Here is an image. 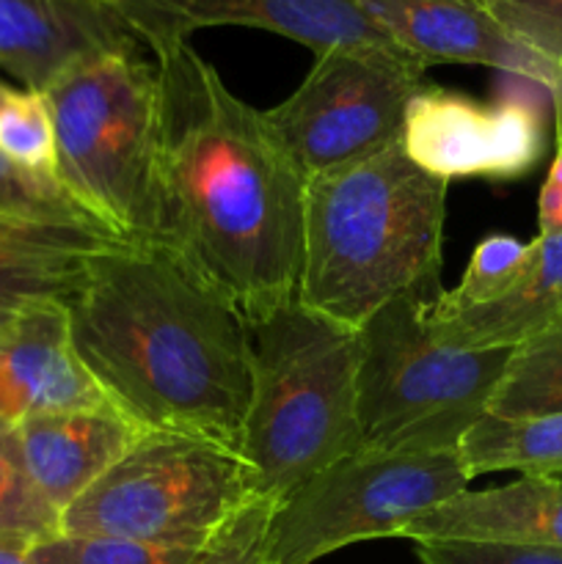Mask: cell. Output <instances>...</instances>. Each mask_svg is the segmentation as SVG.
<instances>
[{
	"instance_id": "52a82bcc",
	"label": "cell",
	"mask_w": 562,
	"mask_h": 564,
	"mask_svg": "<svg viewBox=\"0 0 562 564\" xmlns=\"http://www.w3.org/2000/svg\"><path fill=\"white\" fill-rule=\"evenodd\" d=\"M251 499V474L237 452L149 430L61 512V534L207 549Z\"/></svg>"
},
{
	"instance_id": "cb8c5ba5",
	"label": "cell",
	"mask_w": 562,
	"mask_h": 564,
	"mask_svg": "<svg viewBox=\"0 0 562 564\" xmlns=\"http://www.w3.org/2000/svg\"><path fill=\"white\" fill-rule=\"evenodd\" d=\"M0 215L105 231L55 176L22 169L3 154H0Z\"/></svg>"
},
{
	"instance_id": "7c38bea8",
	"label": "cell",
	"mask_w": 562,
	"mask_h": 564,
	"mask_svg": "<svg viewBox=\"0 0 562 564\" xmlns=\"http://www.w3.org/2000/svg\"><path fill=\"white\" fill-rule=\"evenodd\" d=\"M400 50L430 64H477L551 91L560 69L518 44L479 0H356Z\"/></svg>"
},
{
	"instance_id": "f546056e",
	"label": "cell",
	"mask_w": 562,
	"mask_h": 564,
	"mask_svg": "<svg viewBox=\"0 0 562 564\" xmlns=\"http://www.w3.org/2000/svg\"><path fill=\"white\" fill-rule=\"evenodd\" d=\"M0 564H33L25 545L0 543Z\"/></svg>"
},
{
	"instance_id": "6da1fadb",
	"label": "cell",
	"mask_w": 562,
	"mask_h": 564,
	"mask_svg": "<svg viewBox=\"0 0 562 564\" xmlns=\"http://www.w3.org/2000/svg\"><path fill=\"white\" fill-rule=\"evenodd\" d=\"M160 80L158 240L246 317L295 301L306 180L262 110L191 44L154 55Z\"/></svg>"
},
{
	"instance_id": "484cf974",
	"label": "cell",
	"mask_w": 562,
	"mask_h": 564,
	"mask_svg": "<svg viewBox=\"0 0 562 564\" xmlns=\"http://www.w3.org/2000/svg\"><path fill=\"white\" fill-rule=\"evenodd\" d=\"M479 3L518 44L562 69V0H479Z\"/></svg>"
},
{
	"instance_id": "7a4b0ae2",
	"label": "cell",
	"mask_w": 562,
	"mask_h": 564,
	"mask_svg": "<svg viewBox=\"0 0 562 564\" xmlns=\"http://www.w3.org/2000/svg\"><path fill=\"white\" fill-rule=\"evenodd\" d=\"M72 347L143 433L240 452L251 394L246 314L165 242H114L64 303Z\"/></svg>"
},
{
	"instance_id": "f1b7e54d",
	"label": "cell",
	"mask_w": 562,
	"mask_h": 564,
	"mask_svg": "<svg viewBox=\"0 0 562 564\" xmlns=\"http://www.w3.org/2000/svg\"><path fill=\"white\" fill-rule=\"evenodd\" d=\"M551 113H554L556 152L551 160L549 176L540 187L538 198V226L540 235H562V69L551 88Z\"/></svg>"
},
{
	"instance_id": "5b68a950",
	"label": "cell",
	"mask_w": 562,
	"mask_h": 564,
	"mask_svg": "<svg viewBox=\"0 0 562 564\" xmlns=\"http://www.w3.org/2000/svg\"><path fill=\"white\" fill-rule=\"evenodd\" d=\"M55 180L119 242L158 240V66L138 47L80 61L47 88Z\"/></svg>"
},
{
	"instance_id": "5bb4252c",
	"label": "cell",
	"mask_w": 562,
	"mask_h": 564,
	"mask_svg": "<svg viewBox=\"0 0 562 564\" xmlns=\"http://www.w3.org/2000/svg\"><path fill=\"white\" fill-rule=\"evenodd\" d=\"M110 405L77 358L64 306L36 308L0 328V422Z\"/></svg>"
},
{
	"instance_id": "8992f818",
	"label": "cell",
	"mask_w": 562,
	"mask_h": 564,
	"mask_svg": "<svg viewBox=\"0 0 562 564\" xmlns=\"http://www.w3.org/2000/svg\"><path fill=\"white\" fill-rule=\"evenodd\" d=\"M424 297H395L358 328V449H461L490 411L516 350L439 345L424 325Z\"/></svg>"
},
{
	"instance_id": "30bf717a",
	"label": "cell",
	"mask_w": 562,
	"mask_h": 564,
	"mask_svg": "<svg viewBox=\"0 0 562 564\" xmlns=\"http://www.w3.org/2000/svg\"><path fill=\"white\" fill-rule=\"evenodd\" d=\"M507 80L510 86L494 102L424 83L402 121L408 158L444 182L527 176L543 158L551 91L527 77Z\"/></svg>"
},
{
	"instance_id": "9a60e30c",
	"label": "cell",
	"mask_w": 562,
	"mask_h": 564,
	"mask_svg": "<svg viewBox=\"0 0 562 564\" xmlns=\"http://www.w3.org/2000/svg\"><path fill=\"white\" fill-rule=\"evenodd\" d=\"M14 430L33 485L58 516L143 433L114 405L44 413Z\"/></svg>"
},
{
	"instance_id": "44dd1931",
	"label": "cell",
	"mask_w": 562,
	"mask_h": 564,
	"mask_svg": "<svg viewBox=\"0 0 562 564\" xmlns=\"http://www.w3.org/2000/svg\"><path fill=\"white\" fill-rule=\"evenodd\" d=\"M58 532L61 516L33 485L14 424L0 422V543L31 549Z\"/></svg>"
},
{
	"instance_id": "d6986e66",
	"label": "cell",
	"mask_w": 562,
	"mask_h": 564,
	"mask_svg": "<svg viewBox=\"0 0 562 564\" xmlns=\"http://www.w3.org/2000/svg\"><path fill=\"white\" fill-rule=\"evenodd\" d=\"M461 455L468 474L518 471L521 477H562V411L507 419L485 413L466 438Z\"/></svg>"
},
{
	"instance_id": "7402d4cb",
	"label": "cell",
	"mask_w": 562,
	"mask_h": 564,
	"mask_svg": "<svg viewBox=\"0 0 562 564\" xmlns=\"http://www.w3.org/2000/svg\"><path fill=\"white\" fill-rule=\"evenodd\" d=\"M0 154L36 174L55 176V130L44 91L0 77Z\"/></svg>"
},
{
	"instance_id": "3957f363",
	"label": "cell",
	"mask_w": 562,
	"mask_h": 564,
	"mask_svg": "<svg viewBox=\"0 0 562 564\" xmlns=\"http://www.w3.org/2000/svg\"><path fill=\"white\" fill-rule=\"evenodd\" d=\"M446 185L400 141L309 176L298 301L358 330L395 297L435 279Z\"/></svg>"
},
{
	"instance_id": "9c48e42d",
	"label": "cell",
	"mask_w": 562,
	"mask_h": 564,
	"mask_svg": "<svg viewBox=\"0 0 562 564\" xmlns=\"http://www.w3.org/2000/svg\"><path fill=\"white\" fill-rule=\"evenodd\" d=\"M428 66L408 53L328 50L301 86L262 110L303 180L342 169L400 141L408 102Z\"/></svg>"
},
{
	"instance_id": "2e32d148",
	"label": "cell",
	"mask_w": 562,
	"mask_h": 564,
	"mask_svg": "<svg viewBox=\"0 0 562 564\" xmlns=\"http://www.w3.org/2000/svg\"><path fill=\"white\" fill-rule=\"evenodd\" d=\"M562 317V235H538L516 281L488 303L435 306L424 297V325L439 345L461 350H518Z\"/></svg>"
},
{
	"instance_id": "ffe728a7",
	"label": "cell",
	"mask_w": 562,
	"mask_h": 564,
	"mask_svg": "<svg viewBox=\"0 0 562 564\" xmlns=\"http://www.w3.org/2000/svg\"><path fill=\"white\" fill-rule=\"evenodd\" d=\"M556 411H562V317L512 352L488 413L521 419Z\"/></svg>"
},
{
	"instance_id": "ba28073f",
	"label": "cell",
	"mask_w": 562,
	"mask_h": 564,
	"mask_svg": "<svg viewBox=\"0 0 562 564\" xmlns=\"http://www.w3.org/2000/svg\"><path fill=\"white\" fill-rule=\"evenodd\" d=\"M472 482L461 449H356L279 501L270 518L273 564H314L353 543L402 538L433 507Z\"/></svg>"
},
{
	"instance_id": "e0dca14e",
	"label": "cell",
	"mask_w": 562,
	"mask_h": 564,
	"mask_svg": "<svg viewBox=\"0 0 562 564\" xmlns=\"http://www.w3.org/2000/svg\"><path fill=\"white\" fill-rule=\"evenodd\" d=\"M116 237L83 226L0 215V328L47 306H64L88 264Z\"/></svg>"
},
{
	"instance_id": "ac0fdd59",
	"label": "cell",
	"mask_w": 562,
	"mask_h": 564,
	"mask_svg": "<svg viewBox=\"0 0 562 564\" xmlns=\"http://www.w3.org/2000/svg\"><path fill=\"white\" fill-rule=\"evenodd\" d=\"M402 538L474 540L562 549V482L556 477H521L501 488L463 490L419 516Z\"/></svg>"
},
{
	"instance_id": "4fadbf2b",
	"label": "cell",
	"mask_w": 562,
	"mask_h": 564,
	"mask_svg": "<svg viewBox=\"0 0 562 564\" xmlns=\"http://www.w3.org/2000/svg\"><path fill=\"white\" fill-rule=\"evenodd\" d=\"M138 47L102 0H0V72L44 91L80 61Z\"/></svg>"
},
{
	"instance_id": "d4e9b609",
	"label": "cell",
	"mask_w": 562,
	"mask_h": 564,
	"mask_svg": "<svg viewBox=\"0 0 562 564\" xmlns=\"http://www.w3.org/2000/svg\"><path fill=\"white\" fill-rule=\"evenodd\" d=\"M529 257H532V240L523 242L512 235H488L472 251L466 273L457 286L435 292L433 303L444 308H466L494 301L521 275Z\"/></svg>"
},
{
	"instance_id": "8fae6325",
	"label": "cell",
	"mask_w": 562,
	"mask_h": 564,
	"mask_svg": "<svg viewBox=\"0 0 562 564\" xmlns=\"http://www.w3.org/2000/svg\"><path fill=\"white\" fill-rule=\"evenodd\" d=\"M138 44L154 55L185 44L193 31L218 25L257 28L306 44L314 55L328 50L397 47L356 0H102Z\"/></svg>"
},
{
	"instance_id": "603a6c76",
	"label": "cell",
	"mask_w": 562,
	"mask_h": 564,
	"mask_svg": "<svg viewBox=\"0 0 562 564\" xmlns=\"http://www.w3.org/2000/svg\"><path fill=\"white\" fill-rule=\"evenodd\" d=\"M204 549L136 543L97 534H53L28 549L33 564H198Z\"/></svg>"
},
{
	"instance_id": "277c9868",
	"label": "cell",
	"mask_w": 562,
	"mask_h": 564,
	"mask_svg": "<svg viewBox=\"0 0 562 564\" xmlns=\"http://www.w3.org/2000/svg\"><path fill=\"white\" fill-rule=\"evenodd\" d=\"M248 394L240 452L257 499L284 501L361 446L358 330L287 301L246 317Z\"/></svg>"
},
{
	"instance_id": "83f0119b",
	"label": "cell",
	"mask_w": 562,
	"mask_h": 564,
	"mask_svg": "<svg viewBox=\"0 0 562 564\" xmlns=\"http://www.w3.org/2000/svg\"><path fill=\"white\" fill-rule=\"evenodd\" d=\"M417 556L422 564H562V549L474 540H424Z\"/></svg>"
},
{
	"instance_id": "4316f807",
	"label": "cell",
	"mask_w": 562,
	"mask_h": 564,
	"mask_svg": "<svg viewBox=\"0 0 562 564\" xmlns=\"http://www.w3.org/2000/svg\"><path fill=\"white\" fill-rule=\"evenodd\" d=\"M275 501L251 499L209 540L198 564H273L268 549Z\"/></svg>"
}]
</instances>
